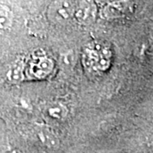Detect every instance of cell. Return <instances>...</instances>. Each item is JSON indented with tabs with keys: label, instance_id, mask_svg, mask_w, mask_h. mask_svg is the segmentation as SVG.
Listing matches in <instances>:
<instances>
[{
	"label": "cell",
	"instance_id": "6da1fadb",
	"mask_svg": "<svg viewBox=\"0 0 153 153\" xmlns=\"http://www.w3.org/2000/svg\"><path fill=\"white\" fill-rule=\"evenodd\" d=\"M82 64L91 72H104L109 68L111 52L104 43L93 42L82 51Z\"/></svg>",
	"mask_w": 153,
	"mask_h": 153
},
{
	"label": "cell",
	"instance_id": "7a4b0ae2",
	"mask_svg": "<svg viewBox=\"0 0 153 153\" xmlns=\"http://www.w3.org/2000/svg\"><path fill=\"white\" fill-rule=\"evenodd\" d=\"M55 68V61L44 50L37 49L24 60V79L42 80L49 77Z\"/></svg>",
	"mask_w": 153,
	"mask_h": 153
},
{
	"label": "cell",
	"instance_id": "3957f363",
	"mask_svg": "<svg viewBox=\"0 0 153 153\" xmlns=\"http://www.w3.org/2000/svg\"><path fill=\"white\" fill-rule=\"evenodd\" d=\"M97 13L96 5L91 2H79L75 5L73 16L78 22L87 24L95 19Z\"/></svg>",
	"mask_w": 153,
	"mask_h": 153
},
{
	"label": "cell",
	"instance_id": "277c9868",
	"mask_svg": "<svg viewBox=\"0 0 153 153\" xmlns=\"http://www.w3.org/2000/svg\"><path fill=\"white\" fill-rule=\"evenodd\" d=\"M44 113L54 120H64L69 113L68 108L60 100L50 101L44 105Z\"/></svg>",
	"mask_w": 153,
	"mask_h": 153
},
{
	"label": "cell",
	"instance_id": "5b68a950",
	"mask_svg": "<svg viewBox=\"0 0 153 153\" xmlns=\"http://www.w3.org/2000/svg\"><path fill=\"white\" fill-rule=\"evenodd\" d=\"M35 134L38 140L46 146L51 147L57 145L58 139L55 135V132L48 126L38 124L35 128Z\"/></svg>",
	"mask_w": 153,
	"mask_h": 153
},
{
	"label": "cell",
	"instance_id": "8992f818",
	"mask_svg": "<svg viewBox=\"0 0 153 153\" xmlns=\"http://www.w3.org/2000/svg\"><path fill=\"white\" fill-rule=\"evenodd\" d=\"M13 23V14L6 5L0 4V33L10 30Z\"/></svg>",
	"mask_w": 153,
	"mask_h": 153
},
{
	"label": "cell",
	"instance_id": "52a82bcc",
	"mask_svg": "<svg viewBox=\"0 0 153 153\" xmlns=\"http://www.w3.org/2000/svg\"><path fill=\"white\" fill-rule=\"evenodd\" d=\"M123 10L121 3H105L100 9V16L104 19H114L120 16Z\"/></svg>",
	"mask_w": 153,
	"mask_h": 153
}]
</instances>
